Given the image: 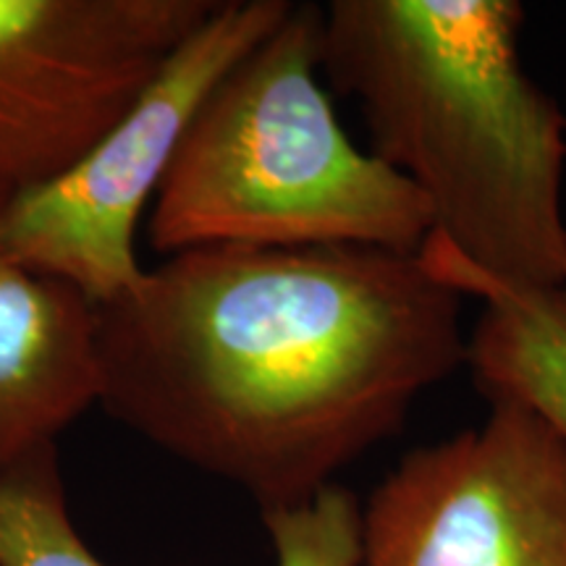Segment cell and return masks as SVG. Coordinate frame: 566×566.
Returning <instances> with one entry per match:
<instances>
[{
    "instance_id": "obj_8",
    "label": "cell",
    "mask_w": 566,
    "mask_h": 566,
    "mask_svg": "<svg viewBox=\"0 0 566 566\" xmlns=\"http://www.w3.org/2000/svg\"><path fill=\"white\" fill-rule=\"evenodd\" d=\"M417 258L464 300L483 304L467 344L478 391L530 407L566 441V304L558 292L495 279L433 231Z\"/></svg>"
},
{
    "instance_id": "obj_9",
    "label": "cell",
    "mask_w": 566,
    "mask_h": 566,
    "mask_svg": "<svg viewBox=\"0 0 566 566\" xmlns=\"http://www.w3.org/2000/svg\"><path fill=\"white\" fill-rule=\"evenodd\" d=\"M0 566H105L71 522L59 446L0 475Z\"/></svg>"
},
{
    "instance_id": "obj_5",
    "label": "cell",
    "mask_w": 566,
    "mask_h": 566,
    "mask_svg": "<svg viewBox=\"0 0 566 566\" xmlns=\"http://www.w3.org/2000/svg\"><path fill=\"white\" fill-rule=\"evenodd\" d=\"M488 405L373 488L359 566H566V441L520 401Z\"/></svg>"
},
{
    "instance_id": "obj_10",
    "label": "cell",
    "mask_w": 566,
    "mask_h": 566,
    "mask_svg": "<svg viewBox=\"0 0 566 566\" xmlns=\"http://www.w3.org/2000/svg\"><path fill=\"white\" fill-rule=\"evenodd\" d=\"M275 566H359L363 504L349 488L328 485L307 504L263 514Z\"/></svg>"
},
{
    "instance_id": "obj_7",
    "label": "cell",
    "mask_w": 566,
    "mask_h": 566,
    "mask_svg": "<svg viewBox=\"0 0 566 566\" xmlns=\"http://www.w3.org/2000/svg\"><path fill=\"white\" fill-rule=\"evenodd\" d=\"M101 391V304L0 242V475L59 446Z\"/></svg>"
},
{
    "instance_id": "obj_1",
    "label": "cell",
    "mask_w": 566,
    "mask_h": 566,
    "mask_svg": "<svg viewBox=\"0 0 566 566\" xmlns=\"http://www.w3.org/2000/svg\"><path fill=\"white\" fill-rule=\"evenodd\" d=\"M462 300L417 252L168 254L101 304V407L263 514L300 506L467 365Z\"/></svg>"
},
{
    "instance_id": "obj_6",
    "label": "cell",
    "mask_w": 566,
    "mask_h": 566,
    "mask_svg": "<svg viewBox=\"0 0 566 566\" xmlns=\"http://www.w3.org/2000/svg\"><path fill=\"white\" fill-rule=\"evenodd\" d=\"M218 0H0V200L69 168Z\"/></svg>"
},
{
    "instance_id": "obj_3",
    "label": "cell",
    "mask_w": 566,
    "mask_h": 566,
    "mask_svg": "<svg viewBox=\"0 0 566 566\" xmlns=\"http://www.w3.org/2000/svg\"><path fill=\"white\" fill-rule=\"evenodd\" d=\"M321 24L323 6L294 3L205 97L147 216L163 258L197 247L420 252L433 212L338 122Z\"/></svg>"
},
{
    "instance_id": "obj_4",
    "label": "cell",
    "mask_w": 566,
    "mask_h": 566,
    "mask_svg": "<svg viewBox=\"0 0 566 566\" xmlns=\"http://www.w3.org/2000/svg\"><path fill=\"white\" fill-rule=\"evenodd\" d=\"M292 0H218L129 108L55 179L0 208V242L92 302L137 286V229L205 97L292 11Z\"/></svg>"
},
{
    "instance_id": "obj_2",
    "label": "cell",
    "mask_w": 566,
    "mask_h": 566,
    "mask_svg": "<svg viewBox=\"0 0 566 566\" xmlns=\"http://www.w3.org/2000/svg\"><path fill=\"white\" fill-rule=\"evenodd\" d=\"M516 0H331L321 71L370 153L467 263L537 292L566 281V116L527 74Z\"/></svg>"
},
{
    "instance_id": "obj_11",
    "label": "cell",
    "mask_w": 566,
    "mask_h": 566,
    "mask_svg": "<svg viewBox=\"0 0 566 566\" xmlns=\"http://www.w3.org/2000/svg\"><path fill=\"white\" fill-rule=\"evenodd\" d=\"M558 296H562V302L566 304V281H564V286H562V292H558Z\"/></svg>"
}]
</instances>
